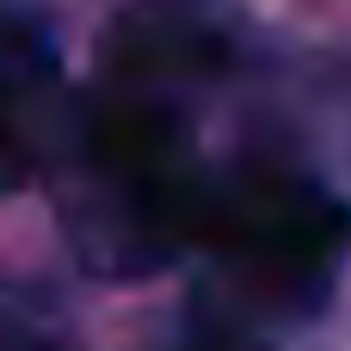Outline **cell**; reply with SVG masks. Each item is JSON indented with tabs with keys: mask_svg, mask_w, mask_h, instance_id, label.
Segmentation results:
<instances>
[{
	"mask_svg": "<svg viewBox=\"0 0 351 351\" xmlns=\"http://www.w3.org/2000/svg\"><path fill=\"white\" fill-rule=\"evenodd\" d=\"M216 62V37L185 12H130L111 31V93L74 123L68 241L99 278H148L197 247L210 173L173 86Z\"/></svg>",
	"mask_w": 351,
	"mask_h": 351,
	"instance_id": "obj_1",
	"label": "cell"
},
{
	"mask_svg": "<svg viewBox=\"0 0 351 351\" xmlns=\"http://www.w3.org/2000/svg\"><path fill=\"white\" fill-rule=\"evenodd\" d=\"M197 247L265 315H321L351 253V210L290 160H247L210 179Z\"/></svg>",
	"mask_w": 351,
	"mask_h": 351,
	"instance_id": "obj_2",
	"label": "cell"
},
{
	"mask_svg": "<svg viewBox=\"0 0 351 351\" xmlns=\"http://www.w3.org/2000/svg\"><path fill=\"white\" fill-rule=\"evenodd\" d=\"M56 62L25 19H0V191L25 185L49 154Z\"/></svg>",
	"mask_w": 351,
	"mask_h": 351,
	"instance_id": "obj_3",
	"label": "cell"
},
{
	"mask_svg": "<svg viewBox=\"0 0 351 351\" xmlns=\"http://www.w3.org/2000/svg\"><path fill=\"white\" fill-rule=\"evenodd\" d=\"M160 351H259L253 346V333H247V321L241 315H216V308H197L173 339Z\"/></svg>",
	"mask_w": 351,
	"mask_h": 351,
	"instance_id": "obj_4",
	"label": "cell"
}]
</instances>
